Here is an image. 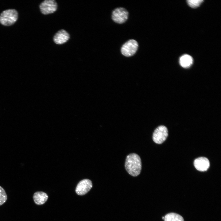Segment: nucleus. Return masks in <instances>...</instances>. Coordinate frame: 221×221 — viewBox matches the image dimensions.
I'll use <instances>...</instances> for the list:
<instances>
[{"label":"nucleus","instance_id":"obj_12","mask_svg":"<svg viewBox=\"0 0 221 221\" xmlns=\"http://www.w3.org/2000/svg\"><path fill=\"white\" fill-rule=\"evenodd\" d=\"M164 221H184L183 217L180 215L175 213H170L164 217Z\"/></svg>","mask_w":221,"mask_h":221},{"label":"nucleus","instance_id":"obj_6","mask_svg":"<svg viewBox=\"0 0 221 221\" xmlns=\"http://www.w3.org/2000/svg\"><path fill=\"white\" fill-rule=\"evenodd\" d=\"M128 12L125 8L122 7L118 8L113 11L112 18L115 22L122 24L125 22L127 20Z\"/></svg>","mask_w":221,"mask_h":221},{"label":"nucleus","instance_id":"obj_1","mask_svg":"<svg viewBox=\"0 0 221 221\" xmlns=\"http://www.w3.org/2000/svg\"><path fill=\"white\" fill-rule=\"evenodd\" d=\"M125 167L128 173L133 176H136L141 173L142 169L141 159L135 153H131L126 157Z\"/></svg>","mask_w":221,"mask_h":221},{"label":"nucleus","instance_id":"obj_13","mask_svg":"<svg viewBox=\"0 0 221 221\" xmlns=\"http://www.w3.org/2000/svg\"><path fill=\"white\" fill-rule=\"evenodd\" d=\"M7 200L6 193L3 188L0 186V206L3 204Z\"/></svg>","mask_w":221,"mask_h":221},{"label":"nucleus","instance_id":"obj_9","mask_svg":"<svg viewBox=\"0 0 221 221\" xmlns=\"http://www.w3.org/2000/svg\"><path fill=\"white\" fill-rule=\"evenodd\" d=\"M194 165L198 170L204 172L206 171L210 166V162L208 159L204 157L196 159L194 161Z\"/></svg>","mask_w":221,"mask_h":221},{"label":"nucleus","instance_id":"obj_11","mask_svg":"<svg viewBox=\"0 0 221 221\" xmlns=\"http://www.w3.org/2000/svg\"><path fill=\"white\" fill-rule=\"evenodd\" d=\"M193 61L192 57L187 54L183 55L180 59V64L184 68H188L190 67L192 64Z\"/></svg>","mask_w":221,"mask_h":221},{"label":"nucleus","instance_id":"obj_7","mask_svg":"<svg viewBox=\"0 0 221 221\" xmlns=\"http://www.w3.org/2000/svg\"><path fill=\"white\" fill-rule=\"evenodd\" d=\"M92 187V184L91 180L84 179L80 181L77 184L76 192L79 195L82 196L87 194Z\"/></svg>","mask_w":221,"mask_h":221},{"label":"nucleus","instance_id":"obj_4","mask_svg":"<svg viewBox=\"0 0 221 221\" xmlns=\"http://www.w3.org/2000/svg\"><path fill=\"white\" fill-rule=\"evenodd\" d=\"M168 136V130L165 126L161 125L157 128L153 135L154 142L157 144H161L166 139Z\"/></svg>","mask_w":221,"mask_h":221},{"label":"nucleus","instance_id":"obj_14","mask_svg":"<svg viewBox=\"0 0 221 221\" xmlns=\"http://www.w3.org/2000/svg\"><path fill=\"white\" fill-rule=\"evenodd\" d=\"M203 1V0H188L187 2L190 7L195 8L199 6Z\"/></svg>","mask_w":221,"mask_h":221},{"label":"nucleus","instance_id":"obj_5","mask_svg":"<svg viewBox=\"0 0 221 221\" xmlns=\"http://www.w3.org/2000/svg\"><path fill=\"white\" fill-rule=\"evenodd\" d=\"M40 11L45 15L53 13L57 8V4L54 0H46L42 2L39 6Z\"/></svg>","mask_w":221,"mask_h":221},{"label":"nucleus","instance_id":"obj_10","mask_svg":"<svg viewBox=\"0 0 221 221\" xmlns=\"http://www.w3.org/2000/svg\"><path fill=\"white\" fill-rule=\"evenodd\" d=\"M48 198L47 194L43 192L37 191L34 193L33 199L35 203L37 205L44 204Z\"/></svg>","mask_w":221,"mask_h":221},{"label":"nucleus","instance_id":"obj_2","mask_svg":"<svg viewBox=\"0 0 221 221\" xmlns=\"http://www.w3.org/2000/svg\"><path fill=\"white\" fill-rule=\"evenodd\" d=\"M17 12L14 9H8L3 11L0 15V22L5 26H10L17 21Z\"/></svg>","mask_w":221,"mask_h":221},{"label":"nucleus","instance_id":"obj_3","mask_svg":"<svg viewBox=\"0 0 221 221\" xmlns=\"http://www.w3.org/2000/svg\"><path fill=\"white\" fill-rule=\"evenodd\" d=\"M138 47V42L135 40L131 39L125 43L121 48L122 54L125 56L129 57L134 55Z\"/></svg>","mask_w":221,"mask_h":221},{"label":"nucleus","instance_id":"obj_8","mask_svg":"<svg viewBox=\"0 0 221 221\" xmlns=\"http://www.w3.org/2000/svg\"><path fill=\"white\" fill-rule=\"evenodd\" d=\"M70 37L69 33L64 29L58 31L54 35L53 40L56 44L61 45L67 42Z\"/></svg>","mask_w":221,"mask_h":221}]
</instances>
